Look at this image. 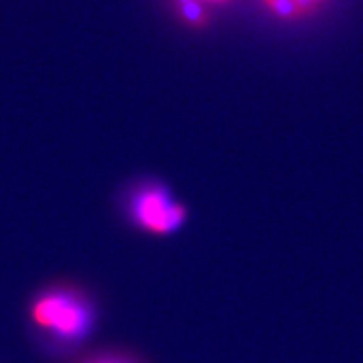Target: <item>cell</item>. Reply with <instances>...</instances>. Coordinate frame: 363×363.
Masks as SVG:
<instances>
[{
  "instance_id": "obj_4",
  "label": "cell",
  "mask_w": 363,
  "mask_h": 363,
  "mask_svg": "<svg viewBox=\"0 0 363 363\" xmlns=\"http://www.w3.org/2000/svg\"><path fill=\"white\" fill-rule=\"evenodd\" d=\"M84 363H142V362L136 360L135 357L126 355V353L110 352V353H101V355L89 358V360H86Z\"/></svg>"
},
{
  "instance_id": "obj_3",
  "label": "cell",
  "mask_w": 363,
  "mask_h": 363,
  "mask_svg": "<svg viewBox=\"0 0 363 363\" xmlns=\"http://www.w3.org/2000/svg\"><path fill=\"white\" fill-rule=\"evenodd\" d=\"M261 4L272 16L283 21H299L313 13L299 0H261Z\"/></svg>"
},
{
  "instance_id": "obj_1",
  "label": "cell",
  "mask_w": 363,
  "mask_h": 363,
  "mask_svg": "<svg viewBox=\"0 0 363 363\" xmlns=\"http://www.w3.org/2000/svg\"><path fill=\"white\" fill-rule=\"evenodd\" d=\"M27 321L43 347L56 353L79 348L98 326V306L79 286H45L29 299Z\"/></svg>"
},
{
  "instance_id": "obj_2",
  "label": "cell",
  "mask_w": 363,
  "mask_h": 363,
  "mask_svg": "<svg viewBox=\"0 0 363 363\" xmlns=\"http://www.w3.org/2000/svg\"><path fill=\"white\" fill-rule=\"evenodd\" d=\"M187 208L165 189L148 185L138 189L128 202V217L136 229L157 238L175 234L187 220Z\"/></svg>"
},
{
  "instance_id": "obj_5",
  "label": "cell",
  "mask_w": 363,
  "mask_h": 363,
  "mask_svg": "<svg viewBox=\"0 0 363 363\" xmlns=\"http://www.w3.org/2000/svg\"><path fill=\"white\" fill-rule=\"evenodd\" d=\"M299 2H301L306 9H310L311 12H316L320 11V7L323 6L326 0H299Z\"/></svg>"
},
{
  "instance_id": "obj_6",
  "label": "cell",
  "mask_w": 363,
  "mask_h": 363,
  "mask_svg": "<svg viewBox=\"0 0 363 363\" xmlns=\"http://www.w3.org/2000/svg\"><path fill=\"white\" fill-rule=\"evenodd\" d=\"M184 2H195V4H224V2H229V0H184Z\"/></svg>"
}]
</instances>
